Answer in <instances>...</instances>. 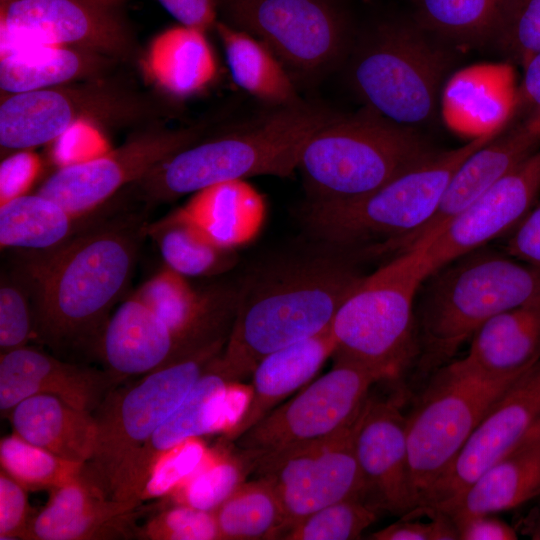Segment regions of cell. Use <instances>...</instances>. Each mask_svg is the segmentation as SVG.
<instances>
[{
  "label": "cell",
  "instance_id": "cell-45",
  "mask_svg": "<svg viewBox=\"0 0 540 540\" xmlns=\"http://www.w3.org/2000/svg\"><path fill=\"white\" fill-rule=\"evenodd\" d=\"M374 540H458L455 523L445 514H436L431 521L423 522L403 517L383 529L373 532Z\"/></svg>",
  "mask_w": 540,
  "mask_h": 540
},
{
  "label": "cell",
  "instance_id": "cell-39",
  "mask_svg": "<svg viewBox=\"0 0 540 540\" xmlns=\"http://www.w3.org/2000/svg\"><path fill=\"white\" fill-rule=\"evenodd\" d=\"M208 448L202 437H191L160 452L146 471L139 502L166 497L194 472Z\"/></svg>",
  "mask_w": 540,
  "mask_h": 540
},
{
  "label": "cell",
  "instance_id": "cell-29",
  "mask_svg": "<svg viewBox=\"0 0 540 540\" xmlns=\"http://www.w3.org/2000/svg\"><path fill=\"white\" fill-rule=\"evenodd\" d=\"M141 64L150 82L178 99L202 92L217 72L206 31L180 23L152 39Z\"/></svg>",
  "mask_w": 540,
  "mask_h": 540
},
{
  "label": "cell",
  "instance_id": "cell-16",
  "mask_svg": "<svg viewBox=\"0 0 540 540\" xmlns=\"http://www.w3.org/2000/svg\"><path fill=\"white\" fill-rule=\"evenodd\" d=\"M1 50L70 47L125 60L134 51L130 28L107 0H18L0 4Z\"/></svg>",
  "mask_w": 540,
  "mask_h": 540
},
{
  "label": "cell",
  "instance_id": "cell-3",
  "mask_svg": "<svg viewBox=\"0 0 540 540\" xmlns=\"http://www.w3.org/2000/svg\"><path fill=\"white\" fill-rule=\"evenodd\" d=\"M336 113L302 100L271 107L227 132L202 138L180 150L132 184L137 199L152 209L210 186L297 171L308 139Z\"/></svg>",
  "mask_w": 540,
  "mask_h": 540
},
{
  "label": "cell",
  "instance_id": "cell-28",
  "mask_svg": "<svg viewBox=\"0 0 540 540\" xmlns=\"http://www.w3.org/2000/svg\"><path fill=\"white\" fill-rule=\"evenodd\" d=\"M112 207L108 201L79 215L39 193L20 195L0 204L1 250L41 252L58 248L102 219Z\"/></svg>",
  "mask_w": 540,
  "mask_h": 540
},
{
  "label": "cell",
  "instance_id": "cell-38",
  "mask_svg": "<svg viewBox=\"0 0 540 540\" xmlns=\"http://www.w3.org/2000/svg\"><path fill=\"white\" fill-rule=\"evenodd\" d=\"M379 510L363 498H349L327 505L286 527L277 539L351 540L359 539L372 525Z\"/></svg>",
  "mask_w": 540,
  "mask_h": 540
},
{
  "label": "cell",
  "instance_id": "cell-52",
  "mask_svg": "<svg viewBox=\"0 0 540 540\" xmlns=\"http://www.w3.org/2000/svg\"><path fill=\"white\" fill-rule=\"evenodd\" d=\"M14 1H18V0H0V3L5 4V3H9V2H14Z\"/></svg>",
  "mask_w": 540,
  "mask_h": 540
},
{
  "label": "cell",
  "instance_id": "cell-50",
  "mask_svg": "<svg viewBox=\"0 0 540 540\" xmlns=\"http://www.w3.org/2000/svg\"><path fill=\"white\" fill-rule=\"evenodd\" d=\"M522 68L523 96L533 107L532 114L540 117V52L532 56Z\"/></svg>",
  "mask_w": 540,
  "mask_h": 540
},
{
  "label": "cell",
  "instance_id": "cell-24",
  "mask_svg": "<svg viewBox=\"0 0 540 540\" xmlns=\"http://www.w3.org/2000/svg\"><path fill=\"white\" fill-rule=\"evenodd\" d=\"M218 355L178 408L158 427L139 451L126 482L122 501H137L152 460L162 451L191 437L218 434L223 401L234 379ZM238 381V380H237Z\"/></svg>",
  "mask_w": 540,
  "mask_h": 540
},
{
  "label": "cell",
  "instance_id": "cell-22",
  "mask_svg": "<svg viewBox=\"0 0 540 540\" xmlns=\"http://www.w3.org/2000/svg\"><path fill=\"white\" fill-rule=\"evenodd\" d=\"M94 355L122 383L190 354L156 312L132 294L111 314Z\"/></svg>",
  "mask_w": 540,
  "mask_h": 540
},
{
  "label": "cell",
  "instance_id": "cell-51",
  "mask_svg": "<svg viewBox=\"0 0 540 540\" xmlns=\"http://www.w3.org/2000/svg\"><path fill=\"white\" fill-rule=\"evenodd\" d=\"M535 443H540V413L515 449Z\"/></svg>",
  "mask_w": 540,
  "mask_h": 540
},
{
  "label": "cell",
  "instance_id": "cell-48",
  "mask_svg": "<svg viewBox=\"0 0 540 540\" xmlns=\"http://www.w3.org/2000/svg\"><path fill=\"white\" fill-rule=\"evenodd\" d=\"M180 24L206 31L217 22V0H158Z\"/></svg>",
  "mask_w": 540,
  "mask_h": 540
},
{
  "label": "cell",
  "instance_id": "cell-41",
  "mask_svg": "<svg viewBox=\"0 0 540 540\" xmlns=\"http://www.w3.org/2000/svg\"><path fill=\"white\" fill-rule=\"evenodd\" d=\"M136 537L148 540H220L213 512L180 504L166 505L138 527Z\"/></svg>",
  "mask_w": 540,
  "mask_h": 540
},
{
  "label": "cell",
  "instance_id": "cell-17",
  "mask_svg": "<svg viewBox=\"0 0 540 540\" xmlns=\"http://www.w3.org/2000/svg\"><path fill=\"white\" fill-rule=\"evenodd\" d=\"M540 413V358L490 408L450 467L428 493L419 515L443 512L490 466L509 454Z\"/></svg>",
  "mask_w": 540,
  "mask_h": 540
},
{
  "label": "cell",
  "instance_id": "cell-35",
  "mask_svg": "<svg viewBox=\"0 0 540 540\" xmlns=\"http://www.w3.org/2000/svg\"><path fill=\"white\" fill-rule=\"evenodd\" d=\"M226 445L209 447L204 458L183 482L166 497L167 505L180 504L213 512L255 469L254 455L233 452Z\"/></svg>",
  "mask_w": 540,
  "mask_h": 540
},
{
  "label": "cell",
  "instance_id": "cell-36",
  "mask_svg": "<svg viewBox=\"0 0 540 540\" xmlns=\"http://www.w3.org/2000/svg\"><path fill=\"white\" fill-rule=\"evenodd\" d=\"M213 513L220 540L276 539L283 526L281 504L264 477L243 482Z\"/></svg>",
  "mask_w": 540,
  "mask_h": 540
},
{
  "label": "cell",
  "instance_id": "cell-37",
  "mask_svg": "<svg viewBox=\"0 0 540 540\" xmlns=\"http://www.w3.org/2000/svg\"><path fill=\"white\" fill-rule=\"evenodd\" d=\"M84 465L32 444L15 432L0 441L1 469L27 491L59 488L78 477Z\"/></svg>",
  "mask_w": 540,
  "mask_h": 540
},
{
  "label": "cell",
  "instance_id": "cell-40",
  "mask_svg": "<svg viewBox=\"0 0 540 540\" xmlns=\"http://www.w3.org/2000/svg\"><path fill=\"white\" fill-rule=\"evenodd\" d=\"M492 43L522 67L540 52V0H508Z\"/></svg>",
  "mask_w": 540,
  "mask_h": 540
},
{
  "label": "cell",
  "instance_id": "cell-31",
  "mask_svg": "<svg viewBox=\"0 0 540 540\" xmlns=\"http://www.w3.org/2000/svg\"><path fill=\"white\" fill-rule=\"evenodd\" d=\"M112 58L57 46H19L0 53V88L16 94L100 78Z\"/></svg>",
  "mask_w": 540,
  "mask_h": 540
},
{
  "label": "cell",
  "instance_id": "cell-49",
  "mask_svg": "<svg viewBox=\"0 0 540 540\" xmlns=\"http://www.w3.org/2000/svg\"><path fill=\"white\" fill-rule=\"evenodd\" d=\"M460 540H515L516 531L493 514L478 515L455 524Z\"/></svg>",
  "mask_w": 540,
  "mask_h": 540
},
{
  "label": "cell",
  "instance_id": "cell-46",
  "mask_svg": "<svg viewBox=\"0 0 540 540\" xmlns=\"http://www.w3.org/2000/svg\"><path fill=\"white\" fill-rule=\"evenodd\" d=\"M41 161L31 150H22L5 157L0 165V204L25 192L36 179Z\"/></svg>",
  "mask_w": 540,
  "mask_h": 540
},
{
  "label": "cell",
  "instance_id": "cell-43",
  "mask_svg": "<svg viewBox=\"0 0 540 540\" xmlns=\"http://www.w3.org/2000/svg\"><path fill=\"white\" fill-rule=\"evenodd\" d=\"M34 513L27 490L4 470L0 471V539H24Z\"/></svg>",
  "mask_w": 540,
  "mask_h": 540
},
{
  "label": "cell",
  "instance_id": "cell-23",
  "mask_svg": "<svg viewBox=\"0 0 540 540\" xmlns=\"http://www.w3.org/2000/svg\"><path fill=\"white\" fill-rule=\"evenodd\" d=\"M539 147L540 117L536 115L531 114L508 131H499L458 167L435 215L405 251L433 238L452 218Z\"/></svg>",
  "mask_w": 540,
  "mask_h": 540
},
{
  "label": "cell",
  "instance_id": "cell-2",
  "mask_svg": "<svg viewBox=\"0 0 540 540\" xmlns=\"http://www.w3.org/2000/svg\"><path fill=\"white\" fill-rule=\"evenodd\" d=\"M315 241L259 265L237 288L234 320L220 354L234 379L251 376L264 356L328 329L366 276L359 257Z\"/></svg>",
  "mask_w": 540,
  "mask_h": 540
},
{
  "label": "cell",
  "instance_id": "cell-11",
  "mask_svg": "<svg viewBox=\"0 0 540 540\" xmlns=\"http://www.w3.org/2000/svg\"><path fill=\"white\" fill-rule=\"evenodd\" d=\"M228 24L263 42L293 81L312 84L343 59L349 22L337 0H217Z\"/></svg>",
  "mask_w": 540,
  "mask_h": 540
},
{
  "label": "cell",
  "instance_id": "cell-27",
  "mask_svg": "<svg viewBox=\"0 0 540 540\" xmlns=\"http://www.w3.org/2000/svg\"><path fill=\"white\" fill-rule=\"evenodd\" d=\"M13 432L62 458L87 464L96 447L94 414L48 394L25 398L5 415Z\"/></svg>",
  "mask_w": 540,
  "mask_h": 540
},
{
  "label": "cell",
  "instance_id": "cell-34",
  "mask_svg": "<svg viewBox=\"0 0 540 540\" xmlns=\"http://www.w3.org/2000/svg\"><path fill=\"white\" fill-rule=\"evenodd\" d=\"M414 21L443 42L492 43L508 0H412Z\"/></svg>",
  "mask_w": 540,
  "mask_h": 540
},
{
  "label": "cell",
  "instance_id": "cell-32",
  "mask_svg": "<svg viewBox=\"0 0 540 540\" xmlns=\"http://www.w3.org/2000/svg\"><path fill=\"white\" fill-rule=\"evenodd\" d=\"M214 28L237 86L271 107L302 101L295 82L263 42L226 22L217 21Z\"/></svg>",
  "mask_w": 540,
  "mask_h": 540
},
{
  "label": "cell",
  "instance_id": "cell-10",
  "mask_svg": "<svg viewBox=\"0 0 540 540\" xmlns=\"http://www.w3.org/2000/svg\"><path fill=\"white\" fill-rule=\"evenodd\" d=\"M521 375L490 377L457 360L432 378L407 415L408 462L419 505L414 517L482 418Z\"/></svg>",
  "mask_w": 540,
  "mask_h": 540
},
{
  "label": "cell",
  "instance_id": "cell-14",
  "mask_svg": "<svg viewBox=\"0 0 540 540\" xmlns=\"http://www.w3.org/2000/svg\"><path fill=\"white\" fill-rule=\"evenodd\" d=\"M354 425L328 438L255 459L253 473L271 483L281 504L279 534L327 505L349 498L366 500L354 450Z\"/></svg>",
  "mask_w": 540,
  "mask_h": 540
},
{
  "label": "cell",
  "instance_id": "cell-42",
  "mask_svg": "<svg viewBox=\"0 0 540 540\" xmlns=\"http://www.w3.org/2000/svg\"><path fill=\"white\" fill-rule=\"evenodd\" d=\"M34 316L29 293L10 270L0 279V354L24 346L33 338Z\"/></svg>",
  "mask_w": 540,
  "mask_h": 540
},
{
  "label": "cell",
  "instance_id": "cell-25",
  "mask_svg": "<svg viewBox=\"0 0 540 540\" xmlns=\"http://www.w3.org/2000/svg\"><path fill=\"white\" fill-rule=\"evenodd\" d=\"M330 327L264 356L251 374L252 397L236 427L224 437L235 441L288 396L304 387L333 356Z\"/></svg>",
  "mask_w": 540,
  "mask_h": 540
},
{
  "label": "cell",
  "instance_id": "cell-12",
  "mask_svg": "<svg viewBox=\"0 0 540 540\" xmlns=\"http://www.w3.org/2000/svg\"><path fill=\"white\" fill-rule=\"evenodd\" d=\"M148 100L100 78L7 94L0 105V146L12 153L51 144L79 122L134 123L153 114Z\"/></svg>",
  "mask_w": 540,
  "mask_h": 540
},
{
  "label": "cell",
  "instance_id": "cell-6",
  "mask_svg": "<svg viewBox=\"0 0 540 540\" xmlns=\"http://www.w3.org/2000/svg\"><path fill=\"white\" fill-rule=\"evenodd\" d=\"M436 151L417 129L364 107L335 114L319 128L304 145L297 171L308 203L346 202L376 191Z\"/></svg>",
  "mask_w": 540,
  "mask_h": 540
},
{
  "label": "cell",
  "instance_id": "cell-26",
  "mask_svg": "<svg viewBox=\"0 0 540 540\" xmlns=\"http://www.w3.org/2000/svg\"><path fill=\"white\" fill-rule=\"evenodd\" d=\"M459 361L490 377L519 376L540 358V300L501 312L470 338Z\"/></svg>",
  "mask_w": 540,
  "mask_h": 540
},
{
  "label": "cell",
  "instance_id": "cell-1",
  "mask_svg": "<svg viewBox=\"0 0 540 540\" xmlns=\"http://www.w3.org/2000/svg\"><path fill=\"white\" fill-rule=\"evenodd\" d=\"M121 197L102 219L64 245L20 251L11 270L33 307V339L58 355L94 354L131 283L150 224V208Z\"/></svg>",
  "mask_w": 540,
  "mask_h": 540
},
{
  "label": "cell",
  "instance_id": "cell-47",
  "mask_svg": "<svg viewBox=\"0 0 540 540\" xmlns=\"http://www.w3.org/2000/svg\"><path fill=\"white\" fill-rule=\"evenodd\" d=\"M504 249L509 256L540 270V197L509 233Z\"/></svg>",
  "mask_w": 540,
  "mask_h": 540
},
{
  "label": "cell",
  "instance_id": "cell-9",
  "mask_svg": "<svg viewBox=\"0 0 540 540\" xmlns=\"http://www.w3.org/2000/svg\"><path fill=\"white\" fill-rule=\"evenodd\" d=\"M227 341L177 359L126 385H117L95 410L96 447L86 472L108 496L122 501L133 463L158 427L178 408Z\"/></svg>",
  "mask_w": 540,
  "mask_h": 540
},
{
  "label": "cell",
  "instance_id": "cell-18",
  "mask_svg": "<svg viewBox=\"0 0 540 540\" xmlns=\"http://www.w3.org/2000/svg\"><path fill=\"white\" fill-rule=\"evenodd\" d=\"M539 196L540 147L452 218L433 238L412 249L420 252L430 275L452 260L509 234Z\"/></svg>",
  "mask_w": 540,
  "mask_h": 540
},
{
  "label": "cell",
  "instance_id": "cell-4",
  "mask_svg": "<svg viewBox=\"0 0 540 540\" xmlns=\"http://www.w3.org/2000/svg\"><path fill=\"white\" fill-rule=\"evenodd\" d=\"M498 129L429 158L359 199L308 203L303 221L314 239L359 258L388 251L404 252L435 215L462 162L491 140Z\"/></svg>",
  "mask_w": 540,
  "mask_h": 540
},
{
  "label": "cell",
  "instance_id": "cell-30",
  "mask_svg": "<svg viewBox=\"0 0 540 540\" xmlns=\"http://www.w3.org/2000/svg\"><path fill=\"white\" fill-rule=\"evenodd\" d=\"M540 495V443L514 449L481 474L443 512L456 524L516 508Z\"/></svg>",
  "mask_w": 540,
  "mask_h": 540
},
{
  "label": "cell",
  "instance_id": "cell-13",
  "mask_svg": "<svg viewBox=\"0 0 540 540\" xmlns=\"http://www.w3.org/2000/svg\"><path fill=\"white\" fill-rule=\"evenodd\" d=\"M290 400L276 406L234 442L255 459L337 434L357 419L373 386L374 371L343 359Z\"/></svg>",
  "mask_w": 540,
  "mask_h": 540
},
{
  "label": "cell",
  "instance_id": "cell-53",
  "mask_svg": "<svg viewBox=\"0 0 540 540\" xmlns=\"http://www.w3.org/2000/svg\"><path fill=\"white\" fill-rule=\"evenodd\" d=\"M361 1L367 2V1H369V0H361Z\"/></svg>",
  "mask_w": 540,
  "mask_h": 540
},
{
  "label": "cell",
  "instance_id": "cell-5",
  "mask_svg": "<svg viewBox=\"0 0 540 540\" xmlns=\"http://www.w3.org/2000/svg\"><path fill=\"white\" fill-rule=\"evenodd\" d=\"M415 311L423 369L441 365L493 316L540 300V270L485 246L431 273Z\"/></svg>",
  "mask_w": 540,
  "mask_h": 540
},
{
  "label": "cell",
  "instance_id": "cell-7",
  "mask_svg": "<svg viewBox=\"0 0 540 540\" xmlns=\"http://www.w3.org/2000/svg\"><path fill=\"white\" fill-rule=\"evenodd\" d=\"M428 269L417 249L367 274L336 312L334 359L360 364L382 381H398L420 355L415 298Z\"/></svg>",
  "mask_w": 540,
  "mask_h": 540
},
{
  "label": "cell",
  "instance_id": "cell-8",
  "mask_svg": "<svg viewBox=\"0 0 540 540\" xmlns=\"http://www.w3.org/2000/svg\"><path fill=\"white\" fill-rule=\"evenodd\" d=\"M443 43L414 20L378 22L354 51L350 84L366 108L387 120L413 129L428 125L451 65Z\"/></svg>",
  "mask_w": 540,
  "mask_h": 540
},
{
  "label": "cell",
  "instance_id": "cell-19",
  "mask_svg": "<svg viewBox=\"0 0 540 540\" xmlns=\"http://www.w3.org/2000/svg\"><path fill=\"white\" fill-rule=\"evenodd\" d=\"M400 390L386 396L370 391L354 425V450L366 500L379 511L414 517L418 500L407 450V415Z\"/></svg>",
  "mask_w": 540,
  "mask_h": 540
},
{
  "label": "cell",
  "instance_id": "cell-21",
  "mask_svg": "<svg viewBox=\"0 0 540 540\" xmlns=\"http://www.w3.org/2000/svg\"><path fill=\"white\" fill-rule=\"evenodd\" d=\"M120 381L106 370L61 360L24 346L0 354V410L6 415L33 395L56 396L68 404L94 413Z\"/></svg>",
  "mask_w": 540,
  "mask_h": 540
},
{
  "label": "cell",
  "instance_id": "cell-15",
  "mask_svg": "<svg viewBox=\"0 0 540 540\" xmlns=\"http://www.w3.org/2000/svg\"><path fill=\"white\" fill-rule=\"evenodd\" d=\"M205 126L149 128L115 149L59 167L37 193L75 214L89 213L138 182L180 150L200 140Z\"/></svg>",
  "mask_w": 540,
  "mask_h": 540
},
{
  "label": "cell",
  "instance_id": "cell-44",
  "mask_svg": "<svg viewBox=\"0 0 540 540\" xmlns=\"http://www.w3.org/2000/svg\"><path fill=\"white\" fill-rule=\"evenodd\" d=\"M52 143L53 157L59 167L82 162L107 151L105 139L97 125L90 122L74 124Z\"/></svg>",
  "mask_w": 540,
  "mask_h": 540
},
{
  "label": "cell",
  "instance_id": "cell-33",
  "mask_svg": "<svg viewBox=\"0 0 540 540\" xmlns=\"http://www.w3.org/2000/svg\"><path fill=\"white\" fill-rule=\"evenodd\" d=\"M148 237L165 265L186 277L216 275L235 263L232 246L218 240L184 207L150 222Z\"/></svg>",
  "mask_w": 540,
  "mask_h": 540
},
{
  "label": "cell",
  "instance_id": "cell-20",
  "mask_svg": "<svg viewBox=\"0 0 540 540\" xmlns=\"http://www.w3.org/2000/svg\"><path fill=\"white\" fill-rule=\"evenodd\" d=\"M47 504L34 513L24 540H116L136 537L141 503L119 501L86 472L51 490Z\"/></svg>",
  "mask_w": 540,
  "mask_h": 540
}]
</instances>
